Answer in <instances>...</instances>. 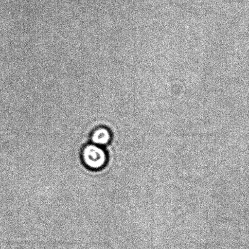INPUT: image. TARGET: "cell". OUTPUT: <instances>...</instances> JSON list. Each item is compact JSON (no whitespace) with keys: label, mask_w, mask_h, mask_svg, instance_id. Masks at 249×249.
<instances>
[{"label":"cell","mask_w":249,"mask_h":249,"mask_svg":"<svg viewBox=\"0 0 249 249\" xmlns=\"http://www.w3.org/2000/svg\"><path fill=\"white\" fill-rule=\"evenodd\" d=\"M113 135L110 130L106 127H99L92 132L91 143L105 147L111 142Z\"/></svg>","instance_id":"cell-2"},{"label":"cell","mask_w":249,"mask_h":249,"mask_svg":"<svg viewBox=\"0 0 249 249\" xmlns=\"http://www.w3.org/2000/svg\"><path fill=\"white\" fill-rule=\"evenodd\" d=\"M81 158L85 167L94 171L103 169L108 160V154L104 147L92 143L88 144L83 148Z\"/></svg>","instance_id":"cell-1"}]
</instances>
